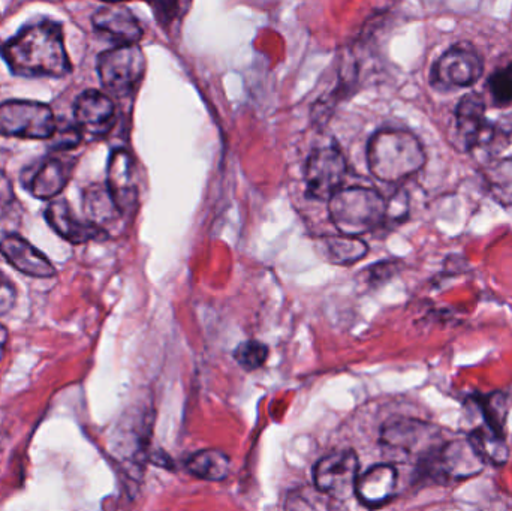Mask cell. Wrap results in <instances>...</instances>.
<instances>
[{"mask_svg": "<svg viewBox=\"0 0 512 511\" xmlns=\"http://www.w3.org/2000/svg\"><path fill=\"white\" fill-rule=\"evenodd\" d=\"M9 71L24 78H63L72 72L59 21H33L0 47Z\"/></svg>", "mask_w": 512, "mask_h": 511, "instance_id": "1", "label": "cell"}, {"mask_svg": "<svg viewBox=\"0 0 512 511\" xmlns=\"http://www.w3.org/2000/svg\"><path fill=\"white\" fill-rule=\"evenodd\" d=\"M426 162L423 144L405 129H381L367 144L370 173L384 183L403 182L423 170Z\"/></svg>", "mask_w": 512, "mask_h": 511, "instance_id": "2", "label": "cell"}, {"mask_svg": "<svg viewBox=\"0 0 512 511\" xmlns=\"http://www.w3.org/2000/svg\"><path fill=\"white\" fill-rule=\"evenodd\" d=\"M387 201L366 186L340 189L328 201V213L342 236L360 237L385 221Z\"/></svg>", "mask_w": 512, "mask_h": 511, "instance_id": "3", "label": "cell"}, {"mask_svg": "<svg viewBox=\"0 0 512 511\" xmlns=\"http://www.w3.org/2000/svg\"><path fill=\"white\" fill-rule=\"evenodd\" d=\"M441 431L430 423L417 419H394L381 431V446L385 456L400 464L426 462L444 446Z\"/></svg>", "mask_w": 512, "mask_h": 511, "instance_id": "4", "label": "cell"}, {"mask_svg": "<svg viewBox=\"0 0 512 511\" xmlns=\"http://www.w3.org/2000/svg\"><path fill=\"white\" fill-rule=\"evenodd\" d=\"M96 68L102 87L116 98H126L140 87L147 60L140 45H119L102 51Z\"/></svg>", "mask_w": 512, "mask_h": 511, "instance_id": "5", "label": "cell"}, {"mask_svg": "<svg viewBox=\"0 0 512 511\" xmlns=\"http://www.w3.org/2000/svg\"><path fill=\"white\" fill-rule=\"evenodd\" d=\"M59 120L45 102L9 99L0 104V135L21 140H50Z\"/></svg>", "mask_w": 512, "mask_h": 511, "instance_id": "6", "label": "cell"}, {"mask_svg": "<svg viewBox=\"0 0 512 511\" xmlns=\"http://www.w3.org/2000/svg\"><path fill=\"white\" fill-rule=\"evenodd\" d=\"M483 74L484 59L480 51L469 42H459L433 63L430 83L439 90L463 89L474 86Z\"/></svg>", "mask_w": 512, "mask_h": 511, "instance_id": "7", "label": "cell"}, {"mask_svg": "<svg viewBox=\"0 0 512 511\" xmlns=\"http://www.w3.org/2000/svg\"><path fill=\"white\" fill-rule=\"evenodd\" d=\"M420 467L439 482H463L478 476L486 467V462L471 440L466 438L445 443Z\"/></svg>", "mask_w": 512, "mask_h": 511, "instance_id": "8", "label": "cell"}, {"mask_svg": "<svg viewBox=\"0 0 512 511\" xmlns=\"http://www.w3.org/2000/svg\"><path fill=\"white\" fill-rule=\"evenodd\" d=\"M348 165L345 156L333 144L316 147L307 158L304 167V183L310 198L330 201L340 191Z\"/></svg>", "mask_w": 512, "mask_h": 511, "instance_id": "9", "label": "cell"}, {"mask_svg": "<svg viewBox=\"0 0 512 511\" xmlns=\"http://www.w3.org/2000/svg\"><path fill=\"white\" fill-rule=\"evenodd\" d=\"M360 477V462L352 450L330 453L316 462L313 480L319 491L339 501L355 495Z\"/></svg>", "mask_w": 512, "mask_h": 511, "instance_id": "10", "label": "cell"}, {"mask_svg": "<svg viewBox=\"0 0 512 511\" xmlns=\"http://www.w3.org/2000/svg\"><path fill=\"white\" fill-rule=\"evenodd\" d=\"M456 132L468 152L498 143L501 131L487 120L486 101L480 93H468L460 99L456 108Z\"/></svg>", "mask_w": 512, "mask_h": 511, "instance_id": "11", "label": "cell"}, {"mask_svg": "<svg viewBox=\"0 0 512 511\" xmlns=\"http://www.w3.org/2000/svg\"><path fill=\"white\" fill-rule=\"evenodd\" d=\"M59 155L47 156L21 174V185L32 197L53 200L68 186L75 161Z\"/></svg>", "mask_w": 512, "mask_h": 511, "instance_id": "12", "label": "cell"}, {"mask_svg": "<svg viewBox=\"0 0 512 511\" xmlns=\"http://www.w3.org/2000/svg\"><path fill=\"white\" fill-rule=\"evenodd\" d=\"M75 125L83 135L101 138L116 125V105L107 93L87 89L74 102Z\"/></svg>", "mask_w": 512, "mask_h": 511, "instance_id": "13", "label": "cell"}, {"mask_svg": "<svg viewBox=\"0 0 512 511\" xmlns=\"http://www.w3.org/2000/svg\"><path fill=\"white\" fill-rule=\"evenodd\" d=\"M45 221L51 230L71 245L104 242L110 237L107 231L90 224L86 219L77 218L71 204L65 198H56L45 209Z\"/></svg>", "mask_w": 512, "mask_h": 511, "instance_id": "14", "label": "cell"}, {"mask_svg": "<svg viewBox=\"0 0 512 511\" xmlns=\"http://www.w3.org/2000/svg\"><path fill=\"white\" fill-rule=\"evenodd\" d=\"M0 254L15 270L30 278L48 279L57 275L53 263L20 234L0 236Z\"/></svg>", "mask_w": 512, "mask_h": 511, "instance_id": "15", "label": "cell"}, {"mask_svg": "<svg viewBox=\"0 0 512 511\" xmlns=\"http://www.w3.org/2000/svg\"><path fill=\"white\" fill-rule=\"evenodd\" d=\"M93 29L119 45H135L143 38V27L125 5H104L92 15Z\"/></svg>", "mask_w": 512, "mask_h": 511, "instance_id": "16", "label": "cell"}, {"mask_svg": "<svg viewBox=\"0 0 512 511\" xmlns=\"http://www.w3.org/2000/svg\"><path fill=\"white\" fill-rule=\"evenodd\" d=\"M105 185L123 216L134 209L138 201V188L135 182L134 159L128 150L116 149L111 152Z\"/></svg>", "mask_w": 512, "mask_h": 511, "instance_id": "17", "label": "cell"}, {"mask_svg": "<svg viewBox=\"0 0 512 511\" xmlns=\"http://www.w3.org/2000/svg\"><path fill=\"white\" fill-rule=\"evenodd\" d=\"M399 474L391 464H379L360 474L355 486V495L361 504L378 509L390 503L397 494Z\"/></svg>", "mask_w": 512, "mask_h": 511, "instance_id": "18", "label": "cell"}, {"mask_svg": "<svg viewBox=\"0 0 512 511\" xmlns=\"http://www.w3.org/2000/svg\"><path fill=\"white\" fill-rule=\"evenodd\" d=\"M83 210L86 221L104 231H107L108 225L114 224L123 216L107 185L102 183H93L84 189Z\"/></svg>", "mask_w": 512, "mask_h": 511, "instance_id": "19", "label": "cell"}, {"mask_svg": "<svg viewBox=\"0 0 512 511\" xmlns=\"http://www.w3.org/2000/svg\"><path fill=\"white\" fill-rule=\"evenodd\" d=\"M185 465L192 476L207 482H222L230 476L231 467H233L230 456L218 449H206L194 453Z\"/></svg>", "mask_w": 512, "mask_h": 511, "instance_id": "20", "label": "cell"}, {"mask_svg": "<svg viewBox=\"0 0 512 511\" xmlns=\"http://www.w3.org/2000/svg\"><path fill=\"white\" fill-rule=\"evenodd\" d=\"M285 511H348L343 501L319 491L316 486H300L289 492Z\"/></svg>", "mask_w": 512, "mask_h": 511, "instance_id": "21", "label": "cell"}, {"mask_svg": "<svg viewBox=\"0 0 512 511\" xmlns=\"http://www.w3.org/2000/svg\"><path fill=\"white\" fill-rule=\"evenodd\" d=\"M325 260L337 266H351L369 254V245L360 237L340 236L328 237L322 246Z\"/></svg>", "mask_w": 512, "mask_h": 511, "instance_id": "22", "label": "cell"}, {"mask_svg": "<svg viewBox=\"0 0 512 511\" xmlns=\"http://www.w3.org/2000/svg\"><path fill=\"white\" fill-rule=\"evenodd\" d=\"M471 443L474 444L477 452L480 453L484 462H490L493 465L507 464L508 446L504 437L499 432L493 431L487 426V429H478L469 437Z\"/></svg>", "mask_w": 512, "mask_h": 511, "instance_id": "23", "label": "cell"}, {"mask_svg": "<svg viewBox=\"0 0 512 511\" xmlns=\"http://www.w3.org/2000/svg\"><path fill=\"white\" fill-rule=\"evenodd\" d=\"M487 90L492 95L496 107H510L512 104V63L505 68L496 69L489 80Z\"/></svg>", "mask_w": 512, "mask_h": 511, "instance_id": "24", "label": "cell"}, {"mask_svg": "<svg viewBox=\"0 0 512 511\" xmlns=\"http://www.w3.org/2000/svg\"><path fill=\"white\" fill-rule=\"evenodd\" d=\"M234 359L246 371H255L267 362L268 347L259 341L242 342L234 351Z\"/></svg>", "mask_w": 512, "mask_h": 511, "instance_id": "25", "label": "cell"}, {"mask_svg": "<svg viewBox=\"0 0 512 511\" xmlns=\"http://www.w3.org/2000/svg\"><path fill=\"white\" fill-rule=\"evenodd\" d=\"M84 135L77 125L69 122H57L56 131L50 138V150L56 153H66L80 146Z\"/></svg>", "mask_w": 512, "mask_h": 511, "instance_id": "26", "label": "cell"}, {"mask_svg": "<svg viewBox=\"0 0 512 511\" xmlns=\"http://www.w3.org/2000/svg\"><path fill=\"white\" fill-rule=\"evenodd\" d=\"M486 179L495 191L512 197V158L489 164L486 168Z\"/></svg>", "mask_w": 512, "mask_h": 511, "instance_id": "27", "label": "cell"}, {"mask_svg": "<svg viewBox=\"0 0 512 511\" xmlns=\"http://www.w3.org/2000/svg\"><path fill=\"white\" fill-rule=\"evenodd\" d=\"M409 194L405 189H399L390 200L387 201V212H385V221L400 222L408 219L409 215Z\"/></svg>", "mask_w": 512, "mask_h": 511, "instance_id": "28", "label": "cell"}, {"mask_svg": "<svg viewBox=\"0 0 512 511\" xmlns=\"http://www.w3.org/2000/svg\"><path fill=\"white\" fill-rule=\"evenodd\" d=\"M17 297V287L14 282L0 270V317L14 309Z\"/></svg>", "mask_w": 512, "mask_h": 511, "instance_id": "29", "label": "cell"}, {"mask_svg": "<svg viewBox=\"0 0 512 511\" xmlns=\"http://www.w3.org/2000/svg\"><path fill=\"white\" fill-rule=\"evenodd\" d=\"M153 11H155L156 20L159 21L161 26H168V24L173 23L177 18L182 17L183 14H186L182 8H185L183 3L179 2H159L152 3Z\"/></svg>", "mask_w": 512, "mask_h": 511, "instance_id": "30", "label": "cell"}, {"mask_svg": "<svg viewBox=\"0 0 512 511\" xmlns=\"http://www.w3.org/2000/svg\"><path fill=\"white\" fill-rule=\"evenodd\" d=\"M15 203L14 186L5 171L0 170V215L8 212Z\"/></svg>", "mask_w": 512, "mask_h": 511, "instance_id": "31", "label": "cell"}, {"mask_svg": "<svg viewBox=\"0 0 512 511\" xmlns=\"http://www.w3.org/2000/svg\"><path fill=\"white\" fill-rule=\"evenodd\" d=\"M6 342H8V330L0 323V348L5 347Z\"/></svg>", "mask_w": 512, "mask_h": 511, "instance_id": "32", "label": "cell"}]
</instances>
